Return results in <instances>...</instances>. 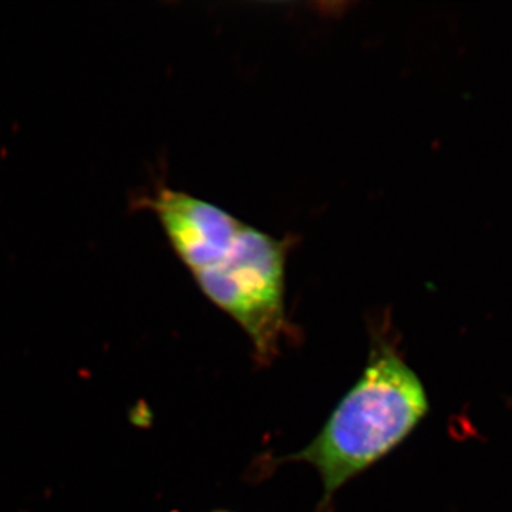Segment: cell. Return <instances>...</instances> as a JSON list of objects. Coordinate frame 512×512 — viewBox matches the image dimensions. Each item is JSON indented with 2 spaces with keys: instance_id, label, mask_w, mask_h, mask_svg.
<instances>
[{
  "instance_id": "obj_4",
  "label": "cell",
  "mask_w": 512,
  "mask_h": 512,
  "mask_svg": "<svg viewBox=\"0 0 512 512\" xmlns=\"http://www.w3.org/2000/svg\"><path fill=\"white\" fill-rule=\"evenodd\" d=\"M218 512H225V511H218Z\"/></svg>"
},
{
  "instance_id": "obj_3",
  "label": "cell",
  "mask_w": 512,
  "mask_h": 512,
  "mask_svg": "<svg viewBox=\"0 0 512 512\" xmlns=\"http://www.w3.org/2000/svg\"><path fill=\"white\" fill-rule=\"evenodd\" d=\"M147 205L191 275L217 261L245 224L224 208L174 188H160Z\"/></svg>"
},
{
  "instance_id": "obj_1",
  "label": "cell",
  "mask_w": 512,
  "mask_h": 512,
  "mask_svg": "<svg viewBox=\"0 0 512 512\" xmlns=\"http://www.w3.org/2000/svg\"><path fill=\"white\" fill-rule=\"evenodd\" d=\"M427 412L419 377L389 343L375 340L365 372L316 439L281 461H303L318 470L319 512H329L336 491L403 443Z\"/></svg>"
},
{
  "instance_id": "obj_2",
  "label": "cell",
  "mask_w": 512,
  "mask_h": 512,
  "mask_svg": "<svg viewBox=\"0 0 512 512\" xmlns=\"http://www.w3.org/2000/svg\"><path fill=\"white\" fill-rule=\"evenodd\" d=\"M288 251L286 239L244 224L217 261L192 275L202 293L247 333L264 365L278 355L286 333Z\"/></svg>"
}]
</instances>
